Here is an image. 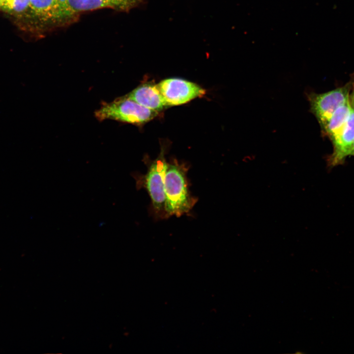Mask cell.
<instances>
[{
    "mask_svg": "<svg viewBox=\"0 0 354 354\" xmlns=\"http://www.w3.org/2000/svg\"><path fill=\"white\" fill-rule=\"evenodd\" d=\"M188 170L185 164L177 160L168 163L164 183L165 217L188 213L197 202L189 192Z\"/></svg>",
    "mask_w": 354,
    "mask_h": 354,
    "instance_id": "1",
    "label": "cell"
},
{
    "mask_svg": "<svg viewBox=\"0 0 354 354\" xmlns=\"http://www.w3.org/2000/svg\"><path fill=\"white\" fill-rule=\"evenodd\" d=\"M30 17L45 30H52L74 22L78 13L66 0H30L28 11Z\"/></svg>",
    "mask_w": 354,
    "mask_h": 354,
    "instance_id": "2",
    "label": "cell"
},
{
    "mask_svg": "<svg viewBox=\"0 0 354 354\" xmlns=\"http://www.w3.org/2000/svg\"><path fill=\"white\" fill-rule=\"evenodd\" d=\"M162 149L153 161H146L148 170L145 175L137 174L134 176L138 189L144 188L150 198L154 213L166 217L165 213L164 183L168 163Z\"/></svg>",
    "mask_w": 354,
    "mask_h": 354,
    "instance_id": "3",
    "label": "cell"
},
{
    "mask_svg": "<svg viewBox=\"0 0 354 354\" xmlns=\"http://www.w3.org/2000/svg\"><path fill=\"white\" fill-rule=\"evenodd\" d=\"M158 113L124 95L112 102L103 104L95 112V117L100 121L111 119L141 124L153 119Z\"/></svg>",
    "mask_w": 354,
    "mask_h": 354,
    "instance_id": "4",
    "label": "cell"
},
{
    "mask_svg": "<svg viewBox=\"0 0 354 354\" xmlns=\"http://www.w3.org/2000/svg\"><path fill=\"white\" fill-rule=\"evenodd\" d=\"M353 83L352 76L350 81L342 87L322 93L308 94L311 111L317 118L322 130L335 110L349 99Z\"/></svg>",
    "mask_w": 354,
    "mask_h": 354,
    "instance_id": "5",
    "label": "cell"
},
{
    "mask_svg": "<svg viewBox=\"0 0 354 354\" xmlns=\"http://www.w3.org/2000/svg\"><path fill=\"white\" fill-rule=\"evenodd\" d=\"M157 86L168 106L186 103L205 94L197 84L179 78L163 80Z\"/></svg>",
    "mask_w": 354,
    "mask_h": 354,
    "instance_id": "6",
    "label": "cell"
},
{
    "mask_svg": "<svg viewBox=\"0 0 354 354\" xmlns=\"http://www.w3.org/2000/svg\"><path fill=\"white\" fill-rule=\"evenodd\" d=\"M353 77V87L349 97L351 111L345 125L339 134L331 141L333 150L327 159L329 168H334L345 162L350 156L354 142V73Z\"/></svg>",
    "mask_w": 354,
    "mask_h": 354,
    "instance_id": "7",
    "label": "cell"
},
{
    "mask_svg": "<svg viewBox=\"0 0 354 354\" xmlns=\"http://www.w3.org/2000/svg\"><path fill=\"white\" fill-rule=\"evenodd\" d=\"M143 0H66L70 8L75 12L103 8H110L118 11H128L137 6Z\"/></svg>",
    "mask_w": 354,
    "mask_h": 354,
    "instance_id": "8",
    "label": "cell"
},
{
    "mask_svg": "<svg viewBox=\"0 0 354 354\" xmlns=\"http://www.w3.org/2000/svg\"><path fill=\"white\" fill-rule=\"evenodd\" d=\"M125 96L140 105L158 112L168 106L157 85L153 84H142Z\"/></svg>",
    "mask_w": 354,
    "mask_h": 354,
    "instance_id": "9",
    "label": "cell"
},
{
    "mask_svg": "<svg viewBox=\"0 0 354 354\" xmlns=\"http://www.w3.org/2000/svg\"><path fill=\"white\" fill-rule=\"evenodd\" d=\"M350 97V96H349ZM351 111L349 99L340 106L332 114L325 127L322 130L330 141L336 137L345 125Z\"/></svg>",
    "mask_w": 354,
    "mask_h": 354,
    "instance_id": "10",
    "label": "cell"
},
{
    "mask_svg": "<svg viewBox=\"0 0 354 354\" xmlns=\"http://www.w3.org/2000/svg\"><path fill=\"white\" fill-rule=\"evenodd\" d=\"M30 0H13L10 12L21 13L28 11Z\"/></svg>",
    "mask_w": 354,
    "mask_h": 354,
    "instance_id": "11",
    "label": "cell"
},
{
    "mask_svg": "<svg viewBox=\"0 0 354 354\" xmlns=\"http://www.w3.org/2000/svg\"><path fill=\"white\" fill-rule=\"evenodd\" d=\"M350 156H354V142L352 146V148L351 149V151L350 153Z\"/></svg>",
    "mask_w": 354,
    "mask_h": 354,
    "instance_id": "12",
    "label": "cell"
},
{
    "mask_svg": "<svg viewBox=\"0 0 354 354\" xmlns=\"http://www.w3.org/2000/svg\"><path fill=\"white\" fill-rule=\"evenodd\" d=\"M6 0H0V5Z\"/></svg>",
    "mask_w": 354,
    "mask_h": 354,
    "instance_id": "13",
    "label": "cell"
}]
</instances>
